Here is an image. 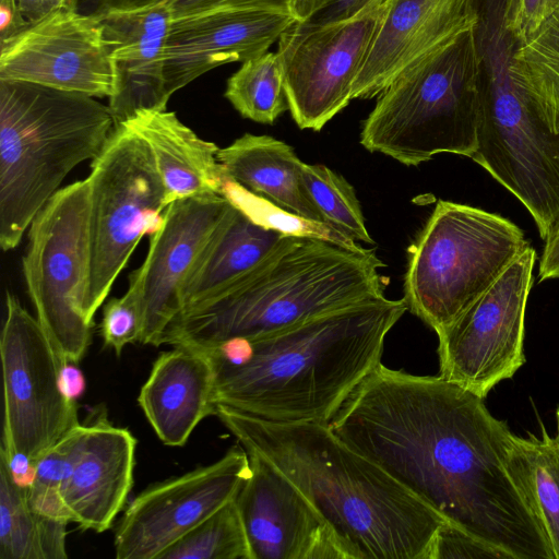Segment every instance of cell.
<instances>
[{
    "mask_svg": "<svg viewBox=\"0 0 559 559\" xmlns=\"http://www.w3.org/2000/svg\"><path fill=\"white\" fill-rule=\"evenodd\" d=\"M28 23L37 22L59 9H79V0H15Z\"/></svg>",
    "mask_w": 559,
    "mask_h": 559,
    "instance_id": "obj_37",
    "label": "cell"
},
{
    "mask_svg": "<svg viewBox=\"0 0 559 559\" xmlns=\"http://www.w3.org/2000/svg\"><path fill=\"white\" fill-rule=\"evenodd\" d=\"M382 266L376 252L360 245L285 235L253 269L207 302L182 312L166 330L163 344L209 350L381 296Z\"/></svg>",
    "mask_w": 559,
    "mask_h": 559,
    "instance_id": "obj_4",
    "label": "cell"
},
{
    "mask_svg": "<svg viewBox=\"0 0 559 559\" xmlns=\"http://www.w3.org/2000/svg\"><path fill=\"white\" fill-rule=\"evenodd\" d=\"M104 27L115 71L108 107L115 126L140 110H164L170 96L165 82L167 39L174 20L165 0L96 14Z\"/></svg>",
    "mask_w": 559,
    "mask_h": 559,
    "instance_id": "obj_18",
    "label": "cell"
},
{
    "mask_svg": "<svg viewBox=\"0 0 559 559\" xmlns=\"http://www.w3.org/2000/svg\"><path fill=\"white\" fill-rule=\"evenodd\" d=\"M507 465L509 473L538 520L559 559V429L549 436H512Z\"/></svg>",
    "mask_w": 559,
    "mask_h": 559,
    "instance_id": "obj_25",
    "label": "cell"
},
{
    "mask_svg": "<svg viewBox=\"0 0 559 559\" xmlns=\"http://www.w3.org/2000/svg\"><path fill=\"white\" fill-rule=\"evenodd\" d=\"M159 559H253L235 498L173 544Z\"/></svg>",
    "mask_w": 559,
    "mask_h": 559,
    "instance_id": "obj_29",
    "label": "cell"
},
{
    "mask_svg": "<svg viewBox=\"0 0 559 559\" xmlns=\"http://www.w3.org/2000/svg\"><path fill=\"white\" fill-rule=\"evenodd\" d=\"M91 200V273L86 316H94L138 243L163 223L164 187L145 141L116 124L86 178Z\"/></svg>",
    "mask_w": 559,
    "mask_h": 559,
    "instance_id": "obj_9",
    "label": "cell"
},
{
    "mask_svg": "<svg viewBox=\"0 0 559 559\" xmlns=\"http://www.w3.org/2000/svg\"><path fill=\"white\" fill-rule=\"evenodd\" d=\"M0 80L109 97L115 71L96 14L59 9L0 44Z\"/></svg>",
    "mask_w": 559,
    "mask_h": 559,
    "instance_id": "obj_14",
    "label": "cell"
},
{
    "mask_svg": "<svg viewBox=\"0 0 559 559\" xmlns=\"http://www.w3.org/2000/svg\"><path fill=\"white\" fill-rule=\"evenodd\" d=\"M0 559H43L36 515L26 486L0 450Z\"/></svg>",
    "mask_w": 559,
    "mask_h": 559,
    "instance_id": "obj_30",
    "label": "cell"
},
{
    "mask_svg": "<svg viewBox=\"0 0 559 559\" xmlns=\"http://www.w3.org/2000/svg\"><path fill=\"white\" fill-rule=\"evenodd\" d=\"M557 429H559V407L556 411Z\"/></svg>",
    "mask_w": 559,
    "mask_h": 559,
    "instance_id": "obj_42",
    "label": "cell"
},
{
    "mask_svg": "<svg viewBox=\"0 0 559 559\" xmlns=\"http://www.w3.org/2000/svg\"><path fill=\"white\" fill-rule=\"evenodd\" d=\"M447 558H502L492 548L445 522L435 536L430 559Z\"/></svg>",
    "mask_w": 559,
    "mask_h": 559,
    "instance_id": "obj_35",
    "label": "cell"
},
{
    "mask_svg": "<svg viewBox=\"0 0 559 559\" xmlns=\"http://www.w3.org/2000/svg\"><path fill=\"white\" fill-rule=\"evenodd\" d=\"M249 474L248 452L234 447L210 465L147 487L134 497L116 527V558L159 559L233 500Z\"/></svg>",
    "mask_w": 559,
    "mask_h": 559,
    "instance_id": "obj_13",
    "label": "cell"
},
{
    "mask_svg": "<svg viewBox=\"0 0 559 559\" xmlns=\"http://www.w3.org/2000/svg\"><path fill=\"white\" fill-rule=\"evenodd\" d=\"M214 415L304 493L352 559H430L447 521L329 425L272 423L219 404Z\"/></svg>",
    "mask_w": 559,
    "mask_h": 559,
    "instance_id": "obj_3",
    "label": "cell"
},
{
    "mask_svg": "<svg viewBox=\"0 0 559 559\" xmlns=\"http://www.w3.org/2000/svg\"><path fill=\"white\" fill-rule=\"evenodd\" d=\"M407 309L404 298L370 297L202 350L215 370V405L272 423L329 425L381 362L384 340Z\"/></svg>",
    "mask_w": 559,
    "mask_h": 559,
    "instance_id": "obj_2",
    "label": "cell"
},
{
    "mask_svg": "<svg viewBox=\"0 0 559 559\" xmlns=\"http://www.w3.org/2000/svg\"><path fill=\"white\" fill-rule=\"evenodd\" d=\"M386 0L348 21L317 25L295 20L280 36L277 55L288 110L300 129L320 131L353 99Z\"/></svg>",
    "mask_w": 559,
    "mask_h": 559,
    "instance_id": "obj_12",
    "label": "cell"
},
{
    "mask_svg": "<svg viewBox=\"0 0 559 559\" xmlns=\"http://www.w3.org/2000/svg\"><path fill=\"white\" fill-rule=\"evenodd\" d=\"M512 74L531 102L559 117V11L518 44Z\"/></svg>",
    "mask_w": 559,
    "mask_h": 559,
    "instance_id": "obj_26",
    "label": "cell"
},
{
    "mask_svg": "<svg viewBox=\"0 0 559 559\" xmlns=\"http://www.w3.org/2000/svg\"><path fill=\"white\" fill-rule=\"evenodd\" d=\"M136 439L106 418L86 425L61 490L64 513L82 530H109L133 486Z\"/></svg>",
    "mask_w": 559,
    "mask_h": 559,
    "instance_id": "obj_20",
    "label": "cell"
},
{
    "mask_svg": "<svg viewBox=\"0 0 559 559\" xmlns=\"http://www.w3.org/2000/svg\"><path fill=\"white\" fill-rule=\"evenodd\" d=\"M385 0H295V20L317 25L352 20Z\"/></svg>",
    "mask_w": 559,
    "mask_h": 559,
    "instance_id": "obj_33",
    "label": "cell"
},
{
    "mask_svg": "<svg viewBox=\"0 0 559 559\" xmlns=\"http://www.w3.org/2000/svg\"><path fill=\"white\" fill-rule=\"evenodd\" d=\"M479 109L480 64L472 27L407 68L378 95L362 123L360 144L406 166L440 153L472 157Z\"/></svg>",
    "mask_w": 559,
    "mask_h": 559,
    "instance_id": "obj_6",
    "label": "cell"
},
{
    "mask_svg": "<svg viewBox=\"0 0 559 559\" xmlns=\"http://www.w3.org/2000/svg\"><path fill=\"white\" fill-rule=\"evenodd\" d=\"M535 258L528 247L478 299L436 332L441 377L485 399L523 366Z\"/></svg>",
    "mask_w": 559,
    "mask_h": 559,
    "instance_id": "obj_11",
    "label": "cell"
},
{
    "mask_svg": "<svg viewBox=\"0 0 559 559\" xmlns=\"http://www.w3.org/2000/svg\"><path fill=\"white\" fill-rule=\"evenodd\" d=\"M304 187L324 223L352 242L373 243L353 186L324 165L302 163Z\"/></svg>",
    "mask_w": 559,
    "mask_h": 559,
    "instance_id": "obj_28",
    "label": "cell"
},
{
    "mask_svg": "<svg viewBox=\"0 0 559 559\" xmlns=\"http://www.w3.org/2000/svg\"><path fill=\"white\" fill-rule=\"evenodd\" d=\"M173 347L153 364L138 403L164 444L182 447L195 427L215 413V370L206 353Z\"/></svg>",
    "mask_w": 559,
    "mask_h": 559,
    "instance_id": "obj_21",
    "label": "cell"
},
{
    "mask_svg": "<svg viewBox=\"0 0 559 559\" xmlns=\"http://www.w3.org/2000/svg\"><path fill=\"white\" fill-rule=\"evenodd\" d=\"M295 21L290 13L221 9L174 17L167 39L169 96L216 67L267 52Z\"/></svg>",
    "mask_w": 559,
    "mask_h": 559,
    "instance_id": "obj_17",
    "label": "cell"
},
{
    "mask_svg": "<svg viewBox=\"0 0 559 559\" xmlns=\"http://www.w3.org/2000/svg\"><path fill=\"white\" fill-rule=\"evenodd\" d=\"M509 219L440 200L411 248L407 308L435 332L478 299L527 248Z\"/></svg>",
    "mask_w": 559,
    "mask_h": 559,
    "instance_id": "obj_7",
    "label": "cell"
},
{
    "mask_svg": "<svg viewBox=\"0 0 559 559\" xmlns=\"http://www.w3.org/2000/svg\"><path fill=\"white\" fill-rule=\"evenodd\" d=\"M124 122L148 145L167 206L183 198L222 194L226 176L217 159L219 147L198 136L176 112L140 110Z\"/></svg>",
    "mask_w": 559,
    "mask_h": 559,
    "instance_id": "obj_22",
    "label": "cell"
},
{
    "mask_svg": "<svg viewBox=\"0 0 559 559\" xmlns=\"http://www.w3.org/2000/svg\"><path fill=\"white\" fill-rule=\"evenodd\" d=\"M61 380L67 395L75 401L85 386L82 372L72 362H68L61 367Z\"/></svg>",
    "mask_w": 559,
    "mask_h": 559,
    "instance_id": "obj_41",
    "label": "cell"
},
{
    "mask_svg": "<svg viewBox=\"0 0 559 559\" xmlns=\"http://www.w3.org/2000/svg\"><path fill=\"white\" fill-rule=\"evenodd\" d=\"M0 355L4 400L1 448L9 459H21L34 468L80 421L76 402L62 385L64 365L37 318L9 290Z\"/></svg>",
    "mask_w": 559,
    "mask_h": 559,
    "instance_id": "obj_10",
    "label": "cell"
},
{
    "mask_svg": "<svg viewBox=\"0 0 559 559\" xmlns=\"http://www.w3.org/2000/svg\"><path fill=\"white\" fill-rule=\"evenodd\" d=\"M230 206L222 194H209L179 199L166 207L160 227L150 236L146 257L135 270L143 300L139 343L163 344L166 330L182 312L185 282Z\"/></svg>",
    "mask_w": 559,
    "mask_h": 559,
    "instance_id": "obj_16",
    "label": "cell"
},
{
    "mask_svg": "<svg viewBox=\"0 0 559 559\" xmlns=\"http://www.w3.org/2000/svg\"><path fill=\"white\" fill-rule=\"evenodd\" d=\"M174 17L221 9L293 12L295 0H165ZM293 15V14H292Z\"/></svg>",
    "mask_w": 559,
    "mask_h": 559,
    "instance_id": "obj_36",
    "label": "cell"
},
{
    "mask_svg": "<svg viewBox=\"0 0 559 559\" xmlns=\"http://www.w3.org/2000/svg\"><path fill=\"white\" fill-rule=\"evenodd\" d=\"M217 159L227 178L300 218L326 226L304 187V162L290 145L245 133L219 148Z\"/></svg>",
    "mask_w": 559,
    "mask_h": 559,
    "instance_id": "obj_24",
    "label": "cell"
},
{
    "mask_svg": "<svg viewBox=\"0 0 559 559\" xmlns=\"http://www.w3.org/2000/svg\"><path fill=\"white\" fill-rule=\"evenodd\" d=\"M329 426L448 523L502 558H554L508 469L513 433L484 399L440 374L414 376L380 362Z\"/></svg>",
    "mask_w": 559,
    "mask_h": 559,
    "instance_id": "obj_1",
    "label": "cell"
},
{
    "mask_svg": "<svg viewBox=\"0 0 559 559\" xmlns=\"http://www.w3.org/2000/svg\"><path fill=\"white\" fill-rule=\"evenodd\" d=\"M90 219L87 180L60 188L33 218L22 260L36 318L63 365L78 364L91 341Z\"/></svg>",
    "mask_w": 559,
    "mask_h": 559,
    "instance_id": "obj_8",
    "label": "cell"
},
{
    "mask_svg": "<svg viewBox=\"0 0 559 559\" xmlns=\"http://www.w3.org/2000/svg\"><path fill=\"white\" fill-rule=\"evenodd\" d=\"M28 24L19 11L15 0H0V44L15 36Z\"/></svg>",
    "mask_w": 559,
    "mask_h": 559,
    "instance_id": "obj_38",
    "label": "cell"
},
{
    "mask_svg": "<svg viewBox=\"0 0 559 559\" xmlns=\"http://www.w3.org/2000/svg\"><path fill=\"white\" fill-rule=\"evenodd\" d=\"M159 0H79V9L87 5L85 14H100L108 10L132 9L154 3Z\"/></svg>",
    "mask_w": 559,
    "mask_h": 559,
    "instance_id": "obj_40",
    "label": "cell"
},
{
    "mask_svg": "<svg viewBox=\"0 0 559 559\" xmlns=\"http://www.w3.org/2000/svg\"><path fill=\"white\" fill-rule=\"evenodd\" d=\"M235 501L253 559H352L332 526L273 464L248 453Z\"/></svg>",
    "mask_w": 559,
    "mask_h": 559,
    "instance_id": "obj_15",
    "label": "cell"
},
{
    "mask_svg": "<svg viewBox=\"0 0 559 559\" xmlns=\"http://www.w3.org/2000/svg\"><path fill=\"white\" fill-rule=\"evenodd\" d=\"M545 241L546 245L539 265L540 281L559 277V226Z\"/></svg>",
    "mask_w": 559,
    "mask_h": 559,
    "instance_id": "obj_39",
    "label": "cell"
},
{
    "mask_svg": "<svg viewBox=\"0 0 559 559\" xmlns=\"http://www.w3.org/2000/svg\"><path fill=\"white\" fill-rule=\"evenodd\" d=\"M285 235L231 204L185 282L182 312L207 302L253 269Z\"/></svg>",
    "mask_w": 559,
    "mask_h": 559,
    "instance_id": "obj_23",
    "label": "cell"
},
{
    "mask_svg": "<svg viewBox=\"0 0 559 559\" xmlns=\"http://www.w3.org/2000/svg\"><path fill=\"white\" fill-rule=\"evenodd\" d=\"M558 11L559 0H508L507 28L520 44Z\"/></svg>",
    "mask_w": 559,
    "mask_h": 559,
    "instance_id": "obj_34",
    "label": "cell"
},
{
    "mask_svg": "<svg viewBox=\"0 0 559 559\" xmlns=\"http://www.w3.org/2000/svg\"><path fill=\"white\" fill-rule=\"evenodd\" d=\"M224 95L243 118L272 124L288 109L277 52L267 51L242 62L227 80Z\"/></svg>",
    "mask_w": 559,
    "mask_h": 559,
    "instance_id": "obj_27",
    "label": "cell"
},
{
    "mask_svg": "<svg viewBox=\"0 0 559 559\" xmlns=\"http://www.w3.org/2000/svg\"><path fill=\"white\" fill-rule=\"evenodd\" d=\"M476 21L474 0H386L353 99L378 96L403 71Z\"/></svg>",
    "mask_w": 559,
    "mask_h": 559,
    "instance_id": "obj_19",
    "label": "cell"
},
{
    "mask_svg": "<svg viewBox=\"0 0 559 559\" xmlns=\"http://www.w3.org/2000/svg\"><path fill=\"white\" fill-rule=\"evenodd\" d=\"M115 129L95 97L0 80V245L14 249L68 174L95 158Z\"/></svg>",
    "mask_w": 559,
    "mask_h": 559,
    "instance_id": "obj_5",
    "label": "cell"
},
{
    "mask_svg": "<svg viewBox=\"0 0 559 559\" xmlns=\"http://www.w3.org/2000/svg\"><path fill=\"white\" fill-rule=\"evenodd\" d=\"M143 326L141 280L135 270L129 276V287L119 298L109 299L103 310L100 334L104 344L120 356L123 348L140 342Z\"/></svg>",
    "mask_w": 559,
    "mask_h": 559,
    "instance_id": "obj_32",
    "label": "cell"
},
{
    "mask_svg": "<svg viewBox=\"0 0 559 559\" xmlns=\"http://www.w3.org/2000/svg\"><path fill=\"white\" fill-rule=\"evenodd\" d=\"M85 429L86 425L83 424L74 427L34 466L32 479L26 486V493L35 514L69 521L63 510L61 490L70 475Z\"/></svg>",
    "mask_w": 559,
    "mask_h": 559,
    "instance_id": "obj_31",
    "label": "cell"
}]
</instances>
